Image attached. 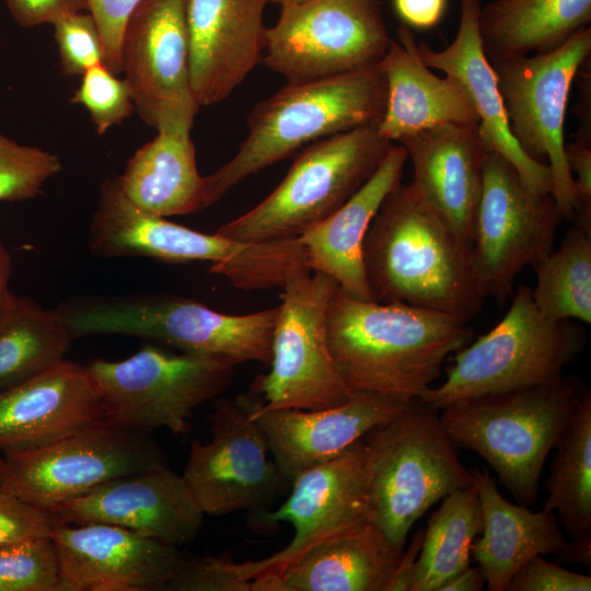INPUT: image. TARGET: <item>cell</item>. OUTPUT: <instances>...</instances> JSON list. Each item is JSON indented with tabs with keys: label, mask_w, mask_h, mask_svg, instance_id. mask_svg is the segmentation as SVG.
I'll return each instance as SVG.
<instances>
[{
	"label": "cell",
	"mask_w": 591,
	"mask_h": 591,
	"mask_svg": "<svg viewBox=\"0 0 591 591\" xmlns=\"http://www.w3.org/2000/svg\"><path fill=\"white\" fill-rule=\"evenodd\" d=\"M483 531V512L474 483L442 498L431 514L408 591H439L471 566V548Z\"/></svg>",
	"instance_id": "cell-33"
},
{
	"label": "cell",
	"mask_w": 591,
	"mask_h": 591,
	"mask_svg": "<svg viewBox=\"0 0 591 591\" xmlns=\"http://www.w3.org/2000/svg\"><path fill=\"white\" fill-rule=\"evenodd\" d=\"M448 0H393V8L402 23L409 28L430 30L444 16Z\"/></svg>",
	"instance_id": "cell-46"
},
{
	"label": "cell",
	"mask_w": 591,
	"mask_h": 591,
	"mask_svg": "<svg viewBox=\"0 0 591 591\" xmlns=\"http://www.w3.org/2000/svg\"><path fill=\"white\" fill-rule=\"evenodd\" d=\"M118 177L128 198L153 215L184 216L205 208V178L197 170L190 134L158 132Z\"/></svg>",
	"instance_id": "cell-31"
},
{
	"label": "cell",
	"mask_w": 591,
	"mask_h": 591,
	"mask_svg": "<svg viewBox=\"0 0 591 591\" xmlns=\"http://www.w3.org/2000/svg\"><path fill=\"white\" fill-rule=\"evenodd\" d=\"M59 591L166 590L185 556L170 545L105 524H56Z\"/></svg>",
	"instance_id": "cell-20"
},
{
	"label": "cell",
	"mask_w": 591,
	"mask_h": 591,
	"mask_svg": "<svg viewBox=\"0 0 591 591\" xmlns=\"http://www.w3.org/2000/svg\"><path fill=\"white\" fill-rule=\"evenodd\" d=\"M406 161L405 148L393 144L359 190L298 239L309 268L333 278L356 299L372 300L363 266V241L385 197L402 183Z\"/></svg>",
	"instance_id": "cell-27"
},
{
	"label": "cell",
	"mask_w": 591,
	"mask_h": 591,
	"mask_svg": "<svg viewBox=\"0 0 591 591\" xmlns=\"http://www.w3.org/2000/svg\"><path fill=\"white\" fill-rule=\"evenodd\" d=\"M53 25L65 76H82L91 67L104 65L103 39L89 11L63 15Z\"/></svg>",
	"instance_id": "cell-39"
},
{
	"label": "cell",
	"mask_w": 591,
	"mask_h": 591,
	"mask_svg": "<svg viewBox=\"0 0 591 591\" xmlns=\"http://www.w3.org/2000/svg\"><path fill=\"white\" fill-rule=\"evenodd\" d=\"M257 399L247 395L216 402L211 437L194 440L182 474L204 514L260 512L290 484L281 475L265 434L253 417Z\"/></svg>",
	"instance_id": "cell-16"
},
{
	"label": "cell",
	"mask_w": 591,
	"mask_h": 591,
	"mask_svg": "<svg viewBox=\"0 0 591 591\" xmlns=\"http://www.w3.org/2000/svg\"><path fill=\"white\" fill-rule=\"evenodd\" d=\"M267 0H186L189 82L199 106L224 101L262 61Z\"/></svg>",
	"instance_id": "cell-21"
},
{
	"label": "cell",
	"mask_w": 591,
	"mask_h": 591,
	"mask_svg": "<svg viewBox=\"0 0 591 591\" xmlns=\"http://www.w3.org/2000/svg\"><path fill=\"white\" fill-rule=\"evenodd\" d=\"M186 0H141L124 28L121 73L136 112L158 132L190 134L199 109L189 82Z\"/></svg>",
	"instance_id": "cell-17"
},
{
	"label": "cell",
	"mask_w": 591,
	"mask_h": 591,
	"mask_svg": "<svg viewBox=\"0 0 591 591\" xmlns=\"http://www.w3.org/2000/svg\"><path fill=\"white\" fill-rule=\"evenodd\" d=\"M372 301L401 302L470 321L487 298L471 247L431 207L414 183L384 199L363 241Z\"/></svg>",
	"instance_id": "cell-2"
},
{
	"label": "cell",
	"mask_w": 591,
	"mask_h": 591,
	"mask_svg": "<svg viewBox=\"0 0 591 591\" xmlns=\"http://www.w3.org/2000/svg\"><path fill=\"white\" fill-rule=\"evenodd\" d=\"M303 1H306V0H267L268 3L269 2L276 3V4H279L280 7L286 5V4L299 3Z\"/></svg>",
	"instance_id": "cell-51"
},
{
	"label": "cell",
	"mask_w": 591,
	"mask_h": 591,
	"mask_svg": "<svg viewBox=\"0 0 591 591\" xmlns=\"http://www.w3.org/2000/svg\"><path fill=\"white\" fill-rule=\"evenodd\" d=\"M392 146L376 125L315 141L265 199L217 232L241 242L299 239L359 190Z\"/></svg>",
	"instance_id": "cell-8"
},
{
	"label": "cell",
	"mask_w": 591,
	"mask_h": 591,
	"mask_svg": "<svg viewBox=\"0 0 591 591\" xmlns=\"http://www.w3.org/2000/svg\"><path fill=\"white\" fill-rule=\"evenodd\" d=\"M439 412L413 399L401 414L363 437L368 519L399 552H404L413 525L431 506L473 484Z\"/></svg>",
	"instance_id": "cell-6"
},
{
	"label": "cell",
	"mask_w": 591,
	"mask_h": 591,
	"mask_svg": "<svg viewBox=\"0 0 591 591\" xmlns=\"http://www.w3.org/2000/svg\"><path fill=\"white\" fill-rule=\"evenodd\" d=\"M414 185L471 247L489 153L477 125L447 124L405 137Z\"/></svg>",
	"instance_id": "cell-25"
},
{
	"label": "cell",
	"mask_w": 591,
	"mask_h": 591,
	"mask_svg": "<svg viewBox=\"0 0 591 591\" xmlns=\"http://www.w3.org/2000/svg\"><path fill=\"white\" fill-rule=\"evenodd\" d=\"M557 452L545 482L543 509L555 512L567 535H591V392L587 390Z\"/></svg>",
	"instance_id": "cell-34"
},
{
	"label": "cell",
	"mask_w": 591,
	"mask_h": 591,
	"mask_svg": "<svg viewBox=\"0 0 591 591\" xmlns=\"http://www.w3.org/2000/svg\"><path fill=\"white\" fill-rule=\"evenodd\" d=\"M55 525L49 511L0 489V547L51 536Z\"/></svg>",
	"instance_id": "cell-41"
},
{
	"label": "cell",
	"mask_w": 591,
	"mask_h": 591,
	"mask_svg": "<svg viewBox=\"0 0 591 591\" xmlns=\"http://www.w3.org/2000/svg\"><path fill=\"white\" fill-rule=\"evenodd\" d=\"M166 591H252V583L230 569L229 559L206 555L185 557Z\"/></svg>",
	"instance_id": "cell-40"
},
{
	"label": "cell",
	"mask_w": 591,
	"mask_h": 591,
	"mask_svg": "<svg viewBox=\"0 0 591 591\" xmlns=\"http://www.w3.org/2000/svg\"><path fill=\"white\" fill-rule=\"evenodd\" d=\"M412 401L357 391L344 404L305 410L264 409L263 399H257L253 417L291 485L300 474L337 457L372 428L401 414Z\"/></svg>",
	"instance_id": "cell-22"
},
{
	"label": "cell",
	"mask_w": 591,
	"mask_h": 591,
	"mask_svg": "<svg viewBox=\"0 0 591 591\" xmlns=\"http://www.w3.org/2000/svg\"><path fill=\"white\" fill-rule=\"evenodd\" d=\"M141 0H88V11L99 26L105 51L104 66L121 73L120 46L125 25Z\"/></svg>",
	"instance_id": "cell-43"
},
{
	"label": "cell",
	"mask_w": 591,
	"mask_h": 591,
	"mask_svg": "<svg viewBox=\"0 0 591 591\" xmlns=\"http://www.w3.org/2000/svg\"><path fill=\"white\" fill-rule=\"evenodd\" d=\"M3 465H4L3 457H0V474L2 472Z\"/></svg>",
	"instance_id": "cell-52"
},
{
	"label": "cell",
	"mask_w": 591,
	"mask_h": 591,
	"mask_svg": "<svg viewBox=\"0 0 591 591\" xmlns=\"http://www.w3.org/2000/svg\"><path fill=\"white\" fill-rule=\"evenodd\" d=\"M485 583V577L479 567L470 566L444 582L439 591H480Z\"/></svg>",
	"instance_id": "cell-49"
},
{
	"label": "cell",
	"mask_w": 591,
	"mask_h": 591,
	"mask_svg": "<svg viewBox=\"0 0 591 591\" xmlns=\"http://www.w3.org/2000/svg\"><path fill=\"white\" fill-rule=\"evenodd\" d=\"M386 102L380 63L355 72L287 83L247 116V136L235 155L205 178V208L246 177L321 139L378 125Z\"/></svg>",
	"instance_id": "cell-3"
},
{
	"label": "cell",
	"mask_w": 591,
	"mask_h": 591,
	"mask_svg": "<svg viewBox=\"0 0 591 591\" xmlns=\"http://www.w3.org/2000/svg\"><path fill=\"white\" fill-rule=\"evenodd\" d=\"M425 534V528L418 530L409 544L407 549H404L399 564L397 566L394 578L390 584L389 591H408L410 584V578L416 559L419 555L422 540Z\"/></svg>",
	"instance_id": "cell-47"
},
{
	"label": "cell",
	"mask_w": 591,
	"mask_h": 591,
	"mask_svg": "<svg viewBox=\"0 0 591 591\" xmlns=\"http://www.w3.org/2000/svg\"><path fill=\"white\" fill-rule=\"evenodd\" d=\"M89 250L100 257H149L166 263L210 262V271L250 290L266 278L273 248L171 222L134 204L119 177L105 179L89 230Z\"/></svg>",
	"instance_id": "cell-11"
},
{
	"label": "cell",
	"mask_w": 591,
	"mask_h": 591,
	"mask_svg": "<svg viewBox=\"0 0 591 591\" xmlns=\"http://www.w3.org/2000/svg\"><path fill=\"white\" fill-rule=\"evenodd\" d=\"M70 101L89 112L99 135L121 124L135 111L128 83L103 63L91 67L82 74L81 84Z\"/></svg>",
	"instance_id": "cell-38"
},
{
	"label": "cell",
	"mask_w": 591,
	"mask_h": 591,
	"mask_svg": "<svg viewBox=\"0 0 591 591\" xmlns=\"http://www.w3.org/2000/svg\"><path fill=\"white\" fill-rule=\"evenodd\" d=\"M573 177V220L591 227V146L579 139L565 144Z\"/></svg>",
	"instance_id": "cell-44"
},
{
	"label": "cell",
	"mask_w": 591,
	"mask_h": 591,
	"mask_svg": "<svg viewBox=\"0 0 591 591\" xmlns=\"http://www.w3.org/2000/svg\"><path fill=\"white\" fill-rule=\"evenodd\" d=\"M61 167L57 154L21 144L0 131V201L35 198Z\"/></svg>",
	"instance_id": "cell-37"
},
{
	"label": "cell",
	"mask_w": 591,
	"mask_h": 591,
	"mask_svg": "<svg viewBox=\"0 0 591 591\" xmlns=\"http://www.w3.org/2000/svg\"><path fill=\"white\" fill-rule=\"evenodd\" d=\"M386 102L376 125L391 142L441 125H478L476 109L461 82L439 77L424 62L412 28L402 24L380 61Z\"/></svg>",
	"instance_id": "cell-26"
},
{
	"label": "cell",
	"mask_w": 591,
	"mask_h": 591,
	"mask_svg": "<svg viewBox=\"0 0 591 591\" xmlns=\"http://www.w3.org/2000/svg\"><path fill=\"white\" fill-rule=\"evenodd\" d=\"M403 552L371 523L335 535L252 591H389Z\"/></svg>",
	"instance_id": "cell-28"
},
{
	"label": "cell",
	"mask_w": 591,
	"mask_h": 591,
	"mask_svg": "<svg viewBox=\"0 0 591 591\" xmlns=\"http://www.w3.org/2000/svg\"><path fill=\"white\" fill-rule=\"evenodd\" d=\"M11 276L12 257L5 245L0 241V315L13 296L9 288Z\"/></svg>",
	"instance_id": "cell-50"
},
{
	"label": "cell",
	"mask_w": 591,
	"mask_h": 591,
	"mask_svg": "<svg viewBox=\"0 0 591 591\" xmlns=\"http://www.w3.org/2000/svg\"><path fill=\"white\" fill-rule=\"evenodd\" d=\"M467 321L401 302L356 299L339 287L327 311L328 345L352 391L420 398L448 357L474 339Z\"/></svg>",
	"instance_id": "cell-1"
},
{
	"label": "cell",
	"mask_w": 591,
	"mask_h": 591,
	"mask_svg": "<svg viewBox=\"0 0 591 591\" xmlns=\"http://www.w3.org/2000/svg\"><path fill=\"white\" fill-rule=\"evenodd\" d=\"M56 524L105 523L170 545L193 542L204 512L166 465L120 476L49 510Z\"/></svg>",
	"instance_id": "cell-19"
},
{
	"label": "cell",
	"mask_w": 591,
	"mask_h": 591,
	"mask_svg": "<svg viewBox=\"0 0 591 591\" xmlns=\"http://www.w3.org/2000/svg\"><path fill=\"white\" fill-rule=\"evenodd\" d=\"M392 37L380 0H306L281 5L262 61L287 83L374 67Z\"/></svg>",
	"instance_id": "cell-12"
},
{
	"label": "cell",
	"mask_w": 591,
	"mask_h": 591,
	"mask_svg": "<svg viewBox=\"0 0 591 591\" xmlns=\"http://www.w3.org/2000/svg\"><path fill=\"white\" fill-rule=\"evenodd\" d=\"M590 54L591 28L587 27L552 51L491 63L510 132L530 158L547 159L552 195L570 221L573 177L565 155V115L572 82Z\"/></svg>",
	"instance_id": "cell-13"
},
{
	"label": "cell",
	"mask_w": 591,
	"mask_h": 591,
	"mask_svg": "<svg viewBox=\"0 0 591 591\" xmlns=\"http://www.w3.org/2000/svg\"><path fill=\"white\" fill-rule=\"evenodd\" d=\"M560 246L532 267V297L538 311L554 321L591 323V227L572 220Z\"/></svg>",
	"instance_id": "cell-35"
},
{
	"label": "cell",
	"mask_w": 591,
	"mask_h": 591,
	"mask_svg": "<svg viewBox=\"0 0 591 591\" xmlns=\"http://www.w3.org/2000/svg\"><path fill=\"white\" fill-rule=\"evenodd\" d=\"M480 0H460L457 34L441 50L418 44L424 62L457 79L466 90L479 121V135L489 152L505 158L524 185L534 193L552 194L553 176L547 163L530 158L512 137L495 70L487 59L478 27Z\"/></svg>",
	"instance_id": "cell-24"
},
{
	"label": "cell",
	"mask_w": 591,
	"mask_h": 591,
	"mask_svg": "<svg viewBox=\"0 0 591 591\" xmlns=\"http://www.w3.org/2000/svg\"><path fill=\"white\" fill-rule=\"evenodd\" d=\"M591 577L547 561L542 555L528 560L512 577L508 591H590Z\"/></svg>",
	"instance_id": "cell-42"
},
{
	"label": "cell",
	"mask_w": 591,
	"mask_h": 591,
	"mask_svg": "<svg viewBox=\"0 0 591 591\" xmlns=\"http://www.w3.org/2000/svg\"><path fill=\"white\" fill-rule=\"evenodd\" d=\"M237 364L227 357L146 345L126 359H96L85 368L107 421L146 432L164 428L183 434L194 412L227 389Z\"/></svg>",
	"instance_id": "cell-9"
},
{
	"label": "cell",
	"mask_w": 591,
	"mask_h": 591,
	"mask_svg": "<svg viewBox=\"0 0 591 591\" xmlns=\"http://www.w3.org/2000/svg\"><path fill=\"white\" fill-rule=\"evenodd\" d=\"M367 480L362 438L337 457L300 474L277 510L259 512L267 524L292 525L293 537L286 547L258 560L229 559L230 569L245 581L274 578L317 544L368 523Z\"/></svg>",
	"instance_id": "cell-18"
},
{
	"label": "cell",
	"mask_w": 591,
	"mask_h": 591,
	"mask_svg": "<svg viewBox=\"0 0 591 591\" xmlns=\"http://www.w3.org/2000/svg\"><path fill=\"white\" fill-rule=\"evenodd\" d=\"M60 567L51 536L0 547V591H59Z\"/></svg>",
	"instance_id": "cell-36"
},
{
	"label": "cell",
	"mask_w": 591,
	"mask_h": 591,
	"mask_svg": "<svg viewBox=\"0 0 591 591\" xmlns=\"http://www.w3.org/2000/svg\"><path fill=\"white\" fill-rule=\"evenodd\" d=\"M564 220L552 194L532 192L511 163L489 152L471 244L474 274L485 296L503 303L522 269L554 250Z\"/></svg>",
	"instance_id": "cell-15"
},
{
	"label": "cell",
	"mask_w": 591,
	"mask_h": 591,
	"mask_svg": "<svg viewBox=\"0 0 591 591\" xmlns=\"http://www.w3.org/2000/svg\"><path fill=\"white\" fill-rule=\"evenodd\" d=\"M0 489L51 510L111 479L165 464L146 431L104 421L45 447L3 454Z\"/></svg>",
	"instance_id": "cell-14"
},
{
	"label": "cell",
	"mask_w": 591,
	"mask_h": 591,
	"mask_svg": "<svg viewBox=\"0 0 591 591\" xmlns=\"http://www.w3.org/2000/svg\"><path fill=\"white\" fill-rule=\"evenodd\" d=\"M590 22L591 0H494L480 5L478 14L490 63L552 51Z\"/></svg>",
	"instance_id": "cell-30"
},
{
	"label": "cell",
	"mask_w": 591,
	"mask_h": 591,
	"mask_svg": "<svg viewBox=\"0 0 591 591\" xmlns=\"http://www.w3.org/2000/svg\"><path fill=\"white\" fill-rule=\"evenodd\" d=\"M72 339L108 334L160 341L179 351L269 364L278 306L227 314L190 298L144 292L72 298L56 308Z\"/></svg>",
	"instance_id": "cell-5"
},
{
	"label": "cell",
	"mask_w": 591,
	"mask_h": 591,
	"mask_svg": "<svg viewBox=\"0 0 591 591\" xmlns=\"http://www.w3.org/2000/svg\"><path fill=\"white\" fill-rule=\"evenodd\" d=\"M107 421L85 366L61 360L0 391V452L35 450Z\"/></svg>",
	"instance_id": "cell-23"
},
{
	"label": "cell",
	"mask_w": 591,
	"mask_h": 591,
	"mask_svg": "<svg viewBox=\"0 0 591 591\" xmlns=\"http://www.w3.org/2000/svg\"><path fill=\"white\" fill-rule=\"evenodd\" d=\"M71 340L56 309L13 293L0 315V391L63 360Z\"/></svg>",
	"instance_id": "cell-32"
},
{
	"label": "cell",
	"mask_w": 591,
	"mask_h": 591,
	"mask_svg": "<svg viewBox=\"0 0 591 591\" xmlns=\"http://www.w3.org/2000/svg\"><path fill=\"white\" fill-rule=\"evenodd\" d=\"M572 540V542H567L564 549L556 555V561L582 565L591 569V535Z\"/></svg>",
	"instance_id": "cell-48"
},
{
	"label": "cell",
	"mask_w": 591,
	"mask_h": 591,
	"mask_svg": "<svg viewBox=\"0 0 591 591\" xmlns=\"http://www.w3.org/2000/svg\"><path fill=\"white\" fill-rule=\"evenodd\" d=\"M587 343L582 325L545 317L532 288L520 286L503 318L455 352L445 380L418 399L440 410L462 399L549 382L578 359Z\"/></svg>",
	"instance_id": "cell-7"
},
{
	"label": "cell",
	"mask_w": 591,
	"mask_h": 591,
	"mask_svg": "<svg viewBox=\"0 0 591 591\" xmlns=\"http://www.w3.org/2000/svg\"><path fill=\"white\" fill-rule=\"evenodd\" d=\"M273 334L270 371L255 382L264 409L315 410L347 402L327 337V311L337 282L306 260L291 266L281 286Z\"/></svg>",
	"instance_id": "cell-10"
},
{
	"label": "cell",
	"mask_w": 591,
	"mask_h": 591,
	"mask_svg": "<svg viewBox=\"0 0 591 591\" xmlns=\"http://www.w3.org/2000/svg\"><path fill=\"white\" fill-rule=\"evenodd\" d=\"M23 27L53 24L63 15L88 11V0H4Z\"/></svg>",
	"instance_id": "cell-45"
},
{
	"label": "cell",
	"mask_w": 591,
	"mask_h": 591,
	"mask_svg": "<svg viewBox=\"0 0 591 591\" xmlns=\"http://www.w3.org/2000/svg\"><path fill=\"white\" fill-rule=\"evenodd\" d=\"M483 512L482 536L471 557L482 570L488 590L507 591L514 573L536 555H558L567 541L555 512L512 503L498 490L486 468L471 471Z\"/></svg>",
	"instance_id": "cell-29"
},
{
	"label": "cell",
	"mask_w": 591,
	"mask_h": 591,
	"mask_svg": "<svg viewBox=\"0 0 591 591\" xmlns=\"http://www.w3.org/2000/svg\"><path fill=\"white\" fill-rule=\"evenodd\" d=\"M588 387L575 374L538 385L455 402L440 409L452 443L477 453L517 503L538 496L542 470Z\"/></svg>",
	"instance_id": "cell-4"
}]
</instances>
